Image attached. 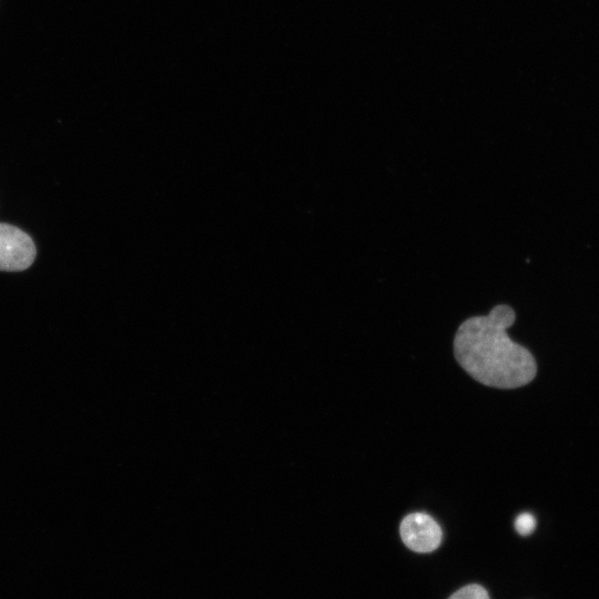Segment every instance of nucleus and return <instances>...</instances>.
<instances>
[{
	"label": "nucleus",
	"instance_id": "nucleus-4",
	"mask_svg": "<svg viewBox=\"0 0 599 599\" xmlns=\"http://www.w3.org/2000/svg\"><path fill=\"white\" fill-rule=\"evenodd\" d=\"M448 599H489V596L484 587L474 583L460 588Z\"/></svg>",
	"mask_w": 599,
	"mask_h": 599
},
{
	"label": "nucleus",
	"instance_id": "nucleus-3",
	"mask_svg": "<svg viewBox=\"0 0 599 599\" xmlns=\"http://www.w3.org/2000/svg\"><path fill=\"white\" fill-rule=\"evenodd\" d=\"M399 532L406 547L416 552L434 551L443 538L440 526L424 512L407 515L402 520Z\"/></svg>",
	"mask_w": 599,
	"mask_h": 599
},
{
	"label": "nucleus",
	"instance_id": "nucleus-5",
	"mask_svg": "<svg viewBox=\"0 0 599 599\" xmlns=\"http://www.w3.org/2000/svg\"><path fill=\"white\" fill-rule=\"evenodd\" d=\"M536 527V519L531 514H520L515 520V529L521 536L530 535Z\"/></svg>",
	"mask_w": 599,
	"mask_h": 599
},
{
	"label": "nucleus",
	"instance_id": "nucleus-1",
	"mask_svg": "<svg viewBox=\"0 0 599 599\" xmlns=\"http://www.w3.org/2000/svg\"><path fill=\"white\" fill-rule=\"evenodd\" d=\"M516 318L505 304L488 315L474 316L458 327L454 353L459 365L477 382L497 388H516L531 382L537 365L531 353L507 334Z\"/></svg>",
	"mask_w": 599,
	"mask_h": 599
},
{
	"label": "nucleus",
	"instance_id": "nucleus-2",
	"mask_svg": "<svg viewBox=\"0 0 599 599\" xmlns=\"http://www.w3.org/2000/svg\"><path fill=\"white\" fill-rule=\"evenodd\" d=\"M35 254L29 234L14 225L0 223V271H24L32 265Z\"/></svg>",
	"mask_w": 599,
	"mask_h": 599
}]
</instances>
